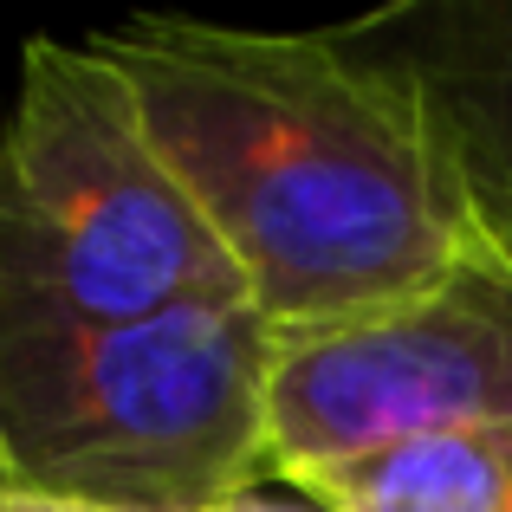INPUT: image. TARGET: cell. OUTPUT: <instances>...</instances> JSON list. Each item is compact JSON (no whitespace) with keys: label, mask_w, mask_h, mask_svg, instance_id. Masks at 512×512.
Segmentation results:
<instances>
[{"label":"cell","mask_w":512,"mask_h":512,"mask_svg":"<svg viewBox=\"0 0 512 512\" xmlns=\"http://www.w3.org/2000/svg\"><path fill=\"white\" fill-rule=\"evenodd\" d=\"M273 331L441 279L480 240L415 85L350 39L137 13L85 39Z\"/></svg>","instance_id":"1"},{"label":"cell","mask_w":512,"mask_h":512,"mask_svg":"<svg viewBox=\"0 0 512 512\" xmlns=\"http://www.w3.org/2000/svg\"><path fill=\"white\" fill-rule=\"evenodd\" d=\"M266 350L247 299L124 325L0 318V487L201 512L266 480Z\"/></svg>","instance_id":"2"},{"label":"cell","mask_w":512,"mask_h":512,"mask_svg":"<svg viewBox=\"0 0 512 512\" xmlns=\"http://www.w3.org/2000/svg\"><path fill=\"white\" fill-rule=\"evenodd\" d=\"M227 299L247 286L124 78L85 39H26L0 117V318L124 325Z\"/></svg>","instance_id":"3"},{"label":"cell","mask_w":512,"mask_h":512,"mask_svg":"<svg viewBox=\"0 0 512 512\" xmlns=\"http://www.w3.org/2000/svg\"><path fill=\"white\" fill-rule=\"evenodd\" d=\"M512 422V260L474 240L441 279L273 331L266 474L305 480L389 441Z\"/></svg>","instance_id":"4"},{"label":"cell","mask_w":512,"mask_h":512,"mask_svg":"<svg viewBox=\"0 0 512 512\" xmlns=\"http://www.w3.org/2000/svg\"><path fill=\"white\" fill-rule=\"evenodd\" d=\"M344 33L415 85L480 240L512 260V0H415Z\"/></svg>","instance_id":"5"},{"label":"cell","mask_w":512,"mask_h":512,"mask_svg":"<svg viewBox=\"0 0 512 512\" xmlns=\"http://www.w3.org/2000/svg\"><path fill=\"white\" fill-rule=\"evenodd\" d=\"M286 487L325 512H512V422L389 441Z\"/></svg>","instance_id":"6"},{"label":"cell","mask_w":512,"mask_h":512,"mask_svg":"<svg viewBox=\"0 0 512 512\" xmlns=\"http://www.w3.org/2000/svg\"><path fill=\"white\" fill-rule=\"evenodd\" d=\"M201 512H325L318 500H305L299 487H266V480H253V487H240V493H227V500H214V506H201Z\"/></svg>","instance_id":"7"},{"label":"cell","mask_w":512,"mask_h":512,"mask_svg":"<svg viewBox=\"0 0 512 512\" xmlns=\"http://www.w3.org/2000/svg\"><path fill=\"white\" fill-rule=\"evenodd\" d=\"M0 512H104V506H65V500H39V493L0 487Z\"/></svg>","instance_id":"8"}]
</instances>
